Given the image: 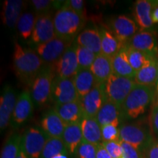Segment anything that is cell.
Wrapping results in <instances>:
<instances>
[{
  "instance_id": "obj_1",
  "label": "cell",
  "mask_w": 158,
  "mask_h": 158,
  "mask_svg": "<svg viewBox=\"0 0 158 158\" xmlns=\"http://www.w3.org/2000/svg\"><path fill=\"white\" fill-rule=\"evenodd\" d=\"M13 68L18 78L23 84L30 86L45 67L42 59L31 48H25L17 40L14 42L13 58Z\"/></svg>"
},
{
  "instance_id": "obj_2",
  "label": "cell",
  "mask_w": 158,
  "mask_h": 158,
  "mask_svg": "<svg viewBox=\"0 0 158 158\" xmlns=\"http://www.w3.org/2000/svg\"><path fill=\"white\" fill-rule=\"evenodd\" d=\"M155 96V88L135 84L122 106L123 118L134 119L143 115Z\"/></svg>"
},
{
  "instance_id": "obj_3",
  "label": "cell",
  "mask_w": 158,
  "mask_h": 158,
  "mask_svg": "<svg viewBox=\"0 0 158 158\" xmlns=\"http://www.w3.org/2000/svg\"><path fill=\"white\" fill-rule=\"evenodd\" d=\"M86 22V18L68 7H62L54 16L56 35L59 38L73 42V40L81 32Z\"/></svg>"
},
{
  "instance_id": "obj_4",
  "label": "cell",
  "mask_w": 158,
  "mask_h": 158,
  "mask_svg": "<svg viewBox=\"0 0 158 158\" xmlns=\"http://www.w3.org/2000/svg\"><path fill=\"white\" fill-rule=\"evenodd\" d=\"M119 140L126 142L145 154L155 141L152 132L147 127L140 124H124L119 127Z\"/></svg>"
},
{
  "instance_id": "obj_5",
  "label": "cell",
  "mask_w": 158,
  "mask_h": 158,
  "mask_svg": "<svg viewBox=\"0 0 158 158\" xmlns=\"http://www.w3.org/2000/svg\"><path fill=\"white\" fill-rule=\"evenodd\" d=\"M56 74L51 66H45L31 86L30 93L37 106H43L51 100V89Z\"/></svg>"
},
{
  "instance_id": "obj_6",
  "label": "cell",
  "mask_w": 158,
  "mask_h": 158,
  "mask_svg": "<svg viewBox=\"0 0 158 158\" xmlns=\"http://www.w3.org/2000/svg\"><path fill=\"white\" fill-rule=\"evenodd\" d=\"M135 84L134 79L113 73L105 83V90L108 100L122 106Z\"/></svg>"
},
{
  "instance_id": "obj_7",
  "label": "cell",
  "mask_w": 158,
  "mask_h": 158,
  "mask_svg": "<svg viewBox=\"0 0 158 158\" xmlns=\"http://www.w3.org/2000/svg\"><path fill=\"white\" fill-rule=\"evenodd\" d=\"M49 136L40 127H31L22 135L21 147L28 158H40Z\"/></svg>"
},
{
  "instance_id": "obj_8",
  "label": "cell",
  "mask_w": 158,
  "mask_h": 158,
  "mask_svg": "<svg viewBox=\"0 0 158 158\" xmlns=\"http://www.w3.org/2000/svg\"><path fill=\"white\" fill-rule=\"evenodd\" d=\"M72 44V42L56 37L48 42L35 46L34 50L42 59L45 66L53 67Z\"/></svg>"
},
{
  "instance_id": "obj_9",
  "label": "cell",
  "mask_w": 158,
  "mask_h": 158,
  "mask_svg": "<svg viewBox=\"0 0 158 158\" xmlns=\"http://www.w3.org/2000/svg\"><path fill=\"white\" fill-rule=\"evenodd\" d=\"M51 100L55 105L65 104L80 100L73 78L55 77L52 84Z\"/></svg>"
},
{
  "instance_id": "obj_10",
  "label": "cell",
  "mask_w": 158,
  "mask_h": 158,
  "mask_svg": "<svg viewBox=\"0 0 158 158\" xmlns=\"http://www.w3.org/2000/svg\"><path fill=\"white\" fill-rule=\"evenodd\" d=\"M56 37L54 17H52L51 13L37 15L36 22L31 37L30 43L37 46L48 42Z\"/></svg>"
},
{
  "instance_id": "obj_11",
  "label": "cell",
  "mask_w": 158,
  "mask_h": 158,
  "mask_svg": "<svg viewBox=\"0 0 158 158\" xmlns=\"http://www.w3.org/2000/svg\"><path fill=\"white\" fill-rule=\"evenodd\" d=\"M56 76L63 78H73L78 71L76 44L68 48L60 59L53 66Z\"/></svg>"
},
{
  "instance_id": "obj_12",
  "label": "cell",
  "mask_w": 158,
  "mask_h": 158,
  "mask_svg": "<svg viewBox=\"0 0 158 158\" xmlns=\"http://www.w3.org/2000/svg\"><path fill=\"white\" fill-rule=\"evenodd\" d=\"M84 116L96 117L99 110L108 101L105 84H98L80 100Z\"/></svg>"
},
{
  "instance_id": "obj_13",
  "label": "cell",
  "mask_w": 158,
  "mask_h": 158,
  "mask_svg": "<svg viewBox=\"0 0 158 158\" xmlns=\"http://www.w3.org/2000/svg\"><path fill=\"white\" fill-rule=\"evenodd\" d=\"M110 30L124 46L129 44L138 30L137 23L130 18L124 15L114 18L110 21Z\"/></svg>"
},
{
  "instance_id": "obj_14",
  "label": "cell",
  "mask_w": 158,
  "mask_h": 158,
  "mask_svg": "<svg viewBox=\"0 0 158 158\" xmlns=\"http://www.w3.org/2000/svg\"><path fill=\"white\" fill-rule=\"evenodd\" d=\"M17 98L14 89L10 85H5L0 98V128L2 132L11 122Z\"/></svg>"
},
{
  "instance_id": "obj_15",
  "label": "cell",
  "mask_w": 158,
  "mask_h": 158,
  "mask_svg": "<svg viewBox=\"0 0 158 158\" xmlns=\"http://www.w3.org/2000/svg\"><path fill=\"white\" fill-rule=\"evenodd\" d=\"M34 102L31 98L30 91L23 90L18 97L14 112L11 118L13 127H18L29 119L34 108Z\"/></svg>"
},
{
  "instance_id": "obj_16",
  "label": "cell",
  "mask_w": 158,
  "mask_h": 158,
  "mask_svg": "<svg viewBox=\"0 0 158 158\" xmlns=\"http://www.w3.org/2000/svg\"><path fill=\"white\" fill-rule=\"evenodd\" d=\"M128 45L150 56L158 57L157 38L153 31L149 30L138 31L130 40Z\"/></svg>"
},
{
  "instance_id": "obj_17",
  "label": "cell",
  "mask_w": 158,
  "mask_h": 158,
  "mask_svg": "<svg viewBox=\"0 0 158 158\" xmlns=\"http://www.w3.org/2000/svg\"><path fill=\"white\" fill-rule=\"evenodd\" d=\"M158 7V1L138 0L134 7V17L140 31L148 30L154 24L152 14L153 10Z\"/></svg>"
},
{
  "instance_id": "obj_18",
  "label": "cell",
  "mask_w": 158,
  "mask_h": 158,
  "mask_svg": "<svg viewBox=\"0 0 158 158\" xmlns=\"http://www.w3.org/2000/svg\"><path fill=\"white\" fill-rule=\"evenodd\" d=\"M40 127L50 138H62L66 124L52 108L43 115Z\"/></svg>"
},
{
  "instance_id": "obj_19",
  "label": "cell",
  "mask_w": 158,
  "mask_h": 158,
  "mask_svg": "<svg viewBox=\"0 0 158 158\" xmlns=\"http://www.w3.org/2000/svg\"><path fill=\"white\" fill-rule=\"evenodd\" d=\"M53 109L58 114L66 125L80 123L84 116L80 100L65 104L54 105Z\"/></svg>"
},
{
  "instance_id": "obj_20",
  "label": "cell",
  "mask_w": 158,
  "mask_h": 158,
  "mask_svg": "<svg viewBox=\"0 0 158 158\" xmlns=\"http://www.w3.org/2000/svg\"><path fill=\"white\" fill-rule=\"evenodd\" d=\"M96 118L101 127L110 124L119 127L122 120L124 119L122 106L108 100L99 110Z\"/></svg>"
},
{
  "instance_id": "obj_21",
  "label": "cell",
  "mask_w": 158,
  "mask_h": 158,
  "mask_svg": "<svg viewBox=\"0 0 158 158\" xmlns=\"http://www.w3.org/2000/svg\"><path fill=\"white\" fill-rule=\"evenodd\" d=\"M76 43L80 46L87 48L94 54H102L101 37L98 28L85 29L78 35Z\"/></svg>"
},
{
  "instance_id": "obj_22",
  "label": "cell",
  "mask_w": 158,
  "mask_h": 158,
  "mask_svg": "<svg viewBox=\"0 0 158 158\" xmlns=\"http://www.w3.org/2000/svg\"><path fill=\"white\" fill-rule=\"evenodd\" d=\"M24 2L22 0H6L3 3L2 18L7 27L13 29L17 27L18 21L23 14Z\"/></svg>"
},
{
  "instance_id": "obj_23",
  "label": "cell",
  "mask_w": 158,
  "mask_h": 158,
  "mask_svg": "<svg viewBox=\"0 0 158 158\" xmlns=\"http://www.w3.org/2000/svg\"><path fill=\"white\" fill-rule=\"evenodd\" d=\"M80 123L83 140L94 145H99L102 143L101 126L98 123L96 117L84 115Z\"/></svg>"
},
{
  "instance_id": "obj_24",
  "label": "cell",
  "mask_w": 158,
  "mask_h": 158,
  "mask_svg": "<svg viewBox=\"0 0 158 158\" xmlns=\"http://www.w3.org/2000/svg\"><path fill=\"white\" fill-rule=\"evenodd\" d=\"M98 84H105L114 73L112 68V58L100 54L97 55L90 68Z\"/></svg>"
},
{
  "instance_id": "obj_25",
  "label": "cell",
  "mask_w": 158,
  "mask_h": 158,
  "mask_svg": "<svg viewBox=\"0 0 158 158\" xmlns=\"http://www.w3.org/2000/svg\"><path fill=\"white\" fill-rule=\"evenodd\" d=\"M75 86L80 100L93 89L98 84L94 75L89 70H78L73 78Z\"/></svg>"
},
{
  "instance_id": "obj_26",
  "label": "cell",
  "mask_w": 158,
  "mask_h": 158,
  "mask_svg": "<svg viewBox=\"0 0 158 158\" xmlns=\"http://www.w3.org/2000/svg\"><path fill=\"white\" fill-rule=\"evenodd\" d=\"M62 139L64 141L68 153L75 155L77 148L83 141L81 123L68 124L65 127Z\"/></svg>"
},
{
  "instance_id": "obj_27",
  "label": "cell",
  "mask_w": 158,
  "mask_h": 158,
  "mask_svg": "<svg viewBox=\"0 0 158 158\" xmlns=\"http://www.w3.org/2000/svg\"><path fill=\"white\" fill-rule=\"evenodd\" d=\"M99 30L101 37L102 54L105 56L113 58L121 51L124 45L120 43L110 29L102 27Z\"/></svg>"
},
{
  "instance_id": "obj_28",
  "label": "cell",
  "mask_w": 158,
  "mask_h": 158,
  "mask_svg": "<svg viewBox=\"0 0 158 158\" xmlns=\"http://www.w3.org/2000/svg\"><path fill=\"white\" fill-rule=\"evenodd\" d=\"M157 74L158 59H156L137 71L134 81L136 84L155 88Z\"/></svg>"
},
{
  "instance_id": "obj_29",
  "label": "cell",
  "mask_w": 158,
  "mask_h": 158,
  "mask_svg": "<svg viewBox=\"0 0 158 158\" xmlns=\"http://www.w3.org/2000/svg\"><path fill=\"white\" fill-rule=\"evenodd\" d=\"M112 68L114 74L124 78L134 79L137 73L130 65L124 47L112 58Z\"/></svg>"
},
{
  "instance_id": "obj_30",
  "label": "cell",
  "mask_w": 158,
  "mask_h": 158,
  "mask_svg": "<svg viewBox=\"0 0 158 158\" xmlns=\"http://www.w3.org/2000/svg\"><path fill=\"white\" fill-rule=\"evenodd\" d=\"M124 48L130 65L136 72L143 68L154 59H158V57L152 56L143 51L133 48L128 44L124 46Z\"/></svg>"
},
{
  "instance_id": "obj_31",
  "label": "cell",
  "mask_w": 158,
  "mask_h": 158,
  "mask_svg": "<svg viewBox=\"0 0 158 158\" xmlns=\"http://www.w3.org/2000/svg\"><path fill=\"white\" fill-rule=\"evenodd\" d=\"M36 16L31 13H23L21 15L17 23V29L21 38L23 40L31 39L34 31Z\"/></svg>"
},
{
  "instance_id": "obj_32",
  "label": "cell",
  "mask_w": 158,
  "mask_h": 158,
  "mask_svg": "<svg viewBox=\"0 0 158 158\" xmlns=\"http://www.w3.org/2000/svg\"><path fill=\"white\" fill-rule=\"evenodd\" d=\"M59 154H69L63 140L58 138H49L40 158H53Z\"/></svg>"
},
{
  "instance_id": "obj_33",
  "label": "cell",
  "mask_w": 158,
  "mask_h": 158,
  "mask_svg": "<svg viewBox=\"0 0 158 158\" xmlns=\"http://www.w3.org/2000/svg\"><path fill=\"white\" fill-rule=\"evenodd\" d=\"M22 135L14 133L7 138L1 152V158H16L21 144Z\"/></svg>"
},
{
  "instance_id": "obj_34",
  "label": "cell",
  "mask_w": 158,
  "mask_h": 158,
  "mask_svg": "<svg viewBox=\"0 0 158 158\" xmlns=\"http://www.w3.org/2000/svg\"><path fill=\"white\" fill-rule=\"evenodd\" d=\"M76 54L78 63V70H89L97 56L96 54L88 50L87 48L77 44Z\"/></svg>"
},
{
  "instance_id": "obj_35",
  "label": "cell",
  "mask_w": 158,
  "mask_h": 158,
  "mask_svg": "<svg viewBox=\"0 0 158 158\" xmlns=\"http://www.w3.org/2000/svg\"><path fill=\"white\" fill-rule=\"evenodd\" d=\"M35 11L37 15L49 13L50 10L52 8H58L62 7L64 1H52V0H32L31 1Z\"/></svg>"
},
{
  "instance_id": "obj_36",
  "label": "cell",
  "mask_w": 158,
  "mask_h": 158,
  "mask_svg": "<svg viewBox=\"0 0 158 158\" xmlns=\"http://www.w3.org/2000/svg\"><path fill=\"white\" fill-rule=\"evenodd\" d=\"M96 154L97 145L83 140L77 148L75 155L76 158H96Z\"/></svg>"
},
{
  "instance_id": "obj_37",
  "label": "cell",
  "mask_w": 158,
  "mask_h": 158,
  "mask_svg": "<svg viewBox=\"0 0 158 158\" xmlns=\"http://www.w3.org/2000/svg\"><path fill=\"white\" fill-rule=\"evenodd\" d=\"M119 127L116 124H107L101 127L102 142L117 141L119 140Z\"/></svg>"
},
{
  "instance_id": "obj_38",
  "label": "cell",
  "mask_w": 158,
  "mask_h": 158,
  "mask_svg": "<svg viewBox=\"0 0 158 158\" xmlns=\"http://www.w3.org/2000/svg\"><path fill=\"white\" fill-rule=\"evenodd\" d=\"M122 158H143V154L131 144L121 141Z\"/></svg>"
},
{
  "instance_id": "obj_39",
  "label": "cell",
  "mask_w": 158,
  "mask_h": 158,
  "mask_svg": "<svg viewBox=\"0 0 158 158\" xmlns=\"http://www.w3.org/2000/svg\"><path fill=\"white\" fill-rule=\"evenodd\" d=\"M102 143L112 158H122V149L120 141L102 142Z\"/></svg>"
},
{
  "instance_id": "obj_40",
  "label": "cell",
  "mask_w": 158,
  "mask_h": 158,
  "mask_svg": "<svg viewBox=\"0 0 158 158\" xmlns=\"http://www.w3.org/2000/svg\"><path fill=\"white\" fill-rule=\"evenodd\" d=\"M85 2L83 0H68L64 1L62 7H68L74 12L81 15L82 17L86 18V10L84 7Z\"/></svg>"
},
{
  "instance_id": "obj_41",
  "label": "cell",
  "mask_w": 158,
  "mask_h": 158,
  "mask_svg": "<svg viewBox=\"0 0 158 158\" xmlns=\"http://www.w3.org/2000/svg\"><path fill=\"white\" fill-rule=\"evenodd\" d=\"M151 131L158 141V106L153 108L151 114Z\"/></svg>"
},
{
  "instance_id": "obj_42",
  "label": "cell",
  "mask_w": 158,
  "mask_h": 158,
  "mask_svg": "<svg viewBox=\"0 0 158 158\" xmlns=\"http://www.w3.org/2000/svg\"><path fill=\"white\" fill-rule=\"evenodd\" d=\"M145 158H158V141H155L145 152Z\"/></svg>"
},
{
  "instance_id": "obj_43",
  "label": "cell",
  "mask_w": 158,
  "mask_h": 158,
  "mask_svg": "<svg viewBox=\"0 0 158 158\" xmlns=\"http://www.w3.org/2000/svg\"><path fill=\"white\" fill-rule=\"evenodd\" d=\"M96 158H112L109 155L107 150L105 149L102 143L97 145V154Z\"/></svg>"
},
{
  "instance_id": "obj_44",
  "label": "cell",
  "mask_w": 158,
  "mask_h": 158,
  "mask_svg": "<svg viewBox=\"0 0 158 158\" xmlns=\"http://www.w3.org/2000/svg\"><path fill=\"white\" fill-rule=\"evenodd\" d=\"M152 19L154 23H158V7H155L153 10L152 14Z\"/></svg>"
},
{
  "instance_id": "obj_45",
  "label": "cell",
  "mask_w": 158,
  "mask_h": 158,
  "mask_svg": "<svg viewBox=\"0 0 158 158\" xmlns=\"http://www.w3.org/2000/svg\"><path fill=\"white\" fill-rule=\"evenodd\" d=\"M16 158H28L27 156L26 155V154L23 151L22 147H21H21H20L19 151V154H18V156Z\"/></svg>"
},
{
  "instance_id": "obj_46",
  "label": "cell",
  "mask_w": 158,
  "mask_h": 158,
  "mask_svg": "<svg viewBox=\"0 0 158 158\" xmlns=\"http://www.w3.org/2000/svg\"><path fill=\"white\" fill-rule=\"evenodd\" d=\"M53 158H68V154H59V155L55 156Z\"/></svg>"
},
{
  "instance_id": "obj_47",
  "label": "cell",
  "mask_w": 158,
  "mask_h": 158,
  "mask_svg": "<svg viewBox=\"0 0 158 158\" xmlns=\"http://www.w3.org/2000/svg\"><path fill=\"white\" fill-rule=\"evenodd\" d=\"M155 92H156V96L158 97V74H157V83H156V86H155Z\"/></svg>"
},
{
  "instance_id": "obj_48",
  "label": "cell",
  "mask_w": 158,
  "mask_h": 158,
  "mask_svg": "<svg viewBox=\"0 0 158 158\" xmlns=\"http://www.w3.org/2000/svg\"><path fill=\"white\" fill-rule=\"evenodd\" d=\"M157 106H158V98H157Z\"/></svg>"
}]
</instances>
